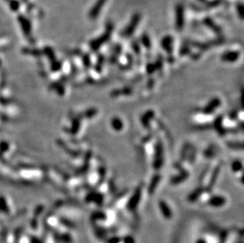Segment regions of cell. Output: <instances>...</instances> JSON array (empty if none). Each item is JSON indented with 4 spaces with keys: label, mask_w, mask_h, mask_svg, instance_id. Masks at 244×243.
Masks as SVG:
<instances>
[{
    "label": "cell",
    "mask_w": 244,
    "mask_h": 243,
    "mask_svg": "<svg viewBox=\"0 0 244 243\" xmlns=\"http://www.w3.org/2000/svg\"><path fill=\"white\" fill-rule=\"evenodd\" d=\"M141 20V15L139 14H135L132 18L130 20V22L129 23V25L126 26V28L124 29L122 35L125 36H129L130 35L133 34L134 31L135 30L136 27L138 26V25L139 24Z\"/></svg>",
    "instance_id": "6da1fadb"
},
{
    "label": "cell",
    "mask_w": 244,
    "mask_h": 243,
    "mask_svg": "<svg viewBox=\"0 0 244 243\" xmlns=\"http://www.w3.org/2000/svg\"><path fill=\"white\" fill-rule=\"evenodd\" d=\"M176 26L178 29H182L184 25V11H183V7L181 5H179L176 6Z\"/></svg>",
    "instance_id": "7a4b0ae2"
},
{
    "label": "cell",
    "mask_w": 244,
    "mask_h": 243,
    "mask_svg": "<svg viewBox=\"0 0 244 243\" xmlns=\"http://www.w3.org/2000/svg\"><path fill=\"white\" fill-rule=\"evenodd\" d=\"M106 2L107 0H97L93 6V8L91 9V10L89 11V18L91 19H94V18H96L98 16L104 5L106 3Z\"/></svg>",
    "instance_id": "3957f363"
},
{
    "label": "cell",
    "mask_w": 244,
    "mask_h": 243,
    "mask_svg": "<svg viewBox=\"0 0 244 243\" xmlns=\"http://www.w3.org/2000/svg\"><path fill=\"white\" fill-rule=\"evenodd\" d=\"M208 203L212 207H222L226 203V199L224 197H221V196H214V197H212L209 200Z\"/></svg>",
    "instance_id": "277c9868"
},
{
    "label": "cell",
    "mask_w": 244,
    "mask_h": 243,
    "mask_svg": "<svg viewBox=\"0 0 244 243\" xmlns=\"http://www.w3.org/2000/svg\"><path fill=\"white\" fill-rule=\"evenodd\" d=\"M159 207H160V212L163 214V217L167 220H171L172 218V212L171 211V208L167 205V203H165L163 200H160L159 203Z\"/></svg>",
    "instance_id": "5b68a950"
},
{
    "label": "cell",
    "mask_w": 244,
    "mask_h": 243,
    "mask_svg": "<svg viewBox=\"0 0 244 243\" xmlns=\"http://www.w3.org/2000/svg\"><path fill=\"white\" fill-rule=\"evenodd\" d=\"M109 36H110V32H107L106 33H104V35H102L101 37L98 38L97 40H95L93 43H92V47H93L94 49H97L98 47H100L101 44L105 43V42L109 39Z\"/></svg>",
    "instance_id": "8992f818"
},
{
    "label": "cell",
    "mask_w": 244,
    "mask_h": 243,
    "mask_svg": "<svg viewBox=\"0 0 244 243\" xmlns=\"http://www.w3.org/2000/svg\"><path fill=\"white\" fill-rule=\"evenodd\" d=\"M140 197H141L140 192L138 191L134 195L133 197H132V198L130 200L129 203H128L127 204L128 209H130V211H133V210H134L136 206L138 205L139 200H140Z\"/></svg>",
    "instance_id": "52a82bcc"
},
{
    "label": "cell",
    "mask_w": 244,
    "mask_h": 243,
    "mask_svg": "<svg viewBox=\"0 0 244 243\" xmlns=\"http://www.w3.org/2000/svg\"><path fill=\"white\" fill-rule=\"evenodd\" d=\"M238 57H239V53H237L236 51H229L223 55L222 59L227 62H233L236 60Z\"/></svg>",
    "instance_id": "ba28073f"
},
{
    "label": "cell",
    "mask_w": 244,
    "mask_h": 243,
    "mask_svg": "<svg viewBox=\"0 0 244 243\" xmlns=\"http://www.w3.org/2000/svg\"><path fill=\"white\" fill-rule=\"evenodd\" d=\"M172 38L171 36H166L165 38H163L162 40V44L163 47L167 50H171V46H172Z\"/></svg>",
    "instance_id": "9c48e42d"
},
{
    "label": "cell",
    "mask_w": 244,
    "mask_h": 243,
    "mask_svg": "<svg viewBox=\"0 0 244 243\" xmlns=\"http://www.w3.org/2000/svg\"><path fill=\"white\" fill-rule=\"evenodd\" d=\"M205 23L206 24V25H208L211 29H213V30L216 31V32H218V31H219V28H218V27L214 24V22H213V21H211L210 19H208V18L205 19Z\"/></svg>",
    "instance_id": "30bf717a"
},
{
    "label": "cell",
    "mask_w": 244,
    "mask_h": 243,
    "mask_svg": "<svg viewBox=\"0 0 244 243\" xmlns=\"http://www.w3.org/2000/svg\"><path fill=\"white\" fill-rule=\"evenodd\" d=\"M201 192L199 190H196V191L194 192L192 194H190V197H189V200H190V201H194V200H196L197 198H198V197L201 195Z\"/></svg>",
    "instance_id": "8fae6325"
},
{
    "label": "cell",
    "mask_w": 244,
    "mask_h": 243,
    "mask_svg": "<svg viewBox=\"0 0 244 243\" xmlns=\"http://www.w3.org/2000/svg\"><path fill=\"white\" fill-rule=\"evenodd\" d=\"M112 125H113V127L115 130H120L122 128V124L120 120L118 119V118H115V119H114L112 121Z\"/></svg>",
    "instance_id": "7c38bea8"
},
{
    "label": "cell",
    "mask_w": 244,
    "mask_h": 243,
    "mask_svg": "<svg viewBox=\"0 0 244 243\" xmlns=\"http://www.w3.org/2000/svg\"><path fill=\"white\" fill-rule=\"evenodd\" d=\"M122 243H135V240H134V238L132 237V236L126 235V236H125V237H124V238L122 239Z\"/></svg>",
    "instance_id": "4fadbf2b"
},
{
    "label": "cell",
    "mask_w": 244,
    "mask_h": 243,
    "mask_svg": "<svg viewBox=\"0 0 244 243\" xmlns=\"http://www.w3.org/2000/svg\"><path fill=\"white\" fill-rule=\"evenodd\" d=\"M122 241V238L118 237H112L108 241V243H119Z\"/></svg>",
    "instance_id": "5bb4252c"
},
{
    "label": "cell",
    "mask_w": 244,
    "mask_h": 243,
    "mask_svg": "<svg viewBox=\"0 0 244 243\" xmlns=\"http://www.w3.org/2000/svg\"><path fill=\"white\" fill-rule=\"evenodd\" d=\"M142 42L144 43V44L146 45V47H150V41H149V38H148V36H146V35L142 36Z\"/></svg>",
    "instance_id": "9a60e30c"
},
{
    "label": "cell",
    "mask_w": 244,
    "mask_h": 243,
    "mask_svg": "<svg viewBox=\"0 0 244 243\" xmlns=\"http://www.w3.org/2000/svg\"><path fill=\"white\" fill-rule=\"evenodd\" d=\"M31 243H42L41 241L38 238H34V237H32L31 238Z\"/></svg>",
    "instance_id": "2e32d148"
},
{
    "label": "cell",
    "mask_w": 244,
    "mask_h": 243,
    "mask_svg": "<svg viewBox=\"0 0 244 243\" xmlns=\"http://www.w3.org/2000/svg\"><path fill=\"white\" fill-rule=\"evenodd\" d=\"M195 243H208V242H207V240L205 239V238H200L195 241Z\"/></svg>",
    "instance_id": "e0dca14e"
}]
</instances>
